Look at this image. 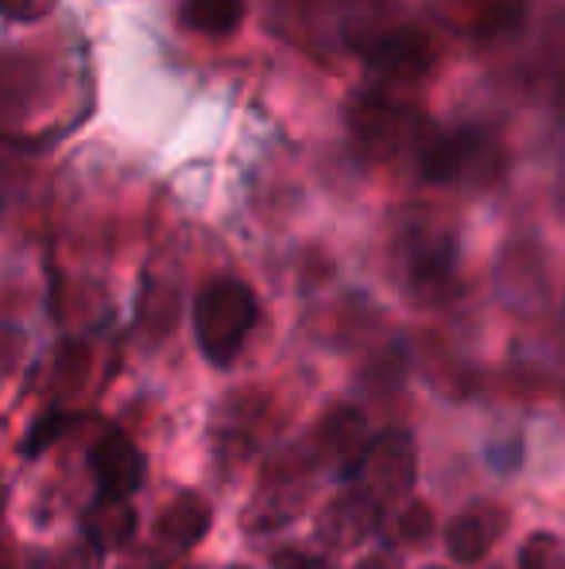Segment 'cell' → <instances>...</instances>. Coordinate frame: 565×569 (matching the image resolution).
<instances>
[{"instance_id":"1","label":"cell","mask_w":565,"mask_h":569,"mask_svg":"<svg viewBox=\"0 0 565 569\" xmlns=\"http://www.w3.org/2000/svg\"><path fill=\"white\" fill-rule=\"evenodd\" d=\"M256 326V295L241 279H213L194 299V338L213 365H233Z\"/></svg>"},{"instance_id":"2","label":"cell","mask_w":565,"mask_h":569,"mask_svg":"<svg viewBox=\"0 0 565 569\" xmlns=\"http://www.w3.org/2000/svg\"><path fill=\"white\" fill-rule=\"evenodd\" d=\"M93 477L101 485V496H121L129 500L143 485V453L129 435H109L93 450Z\"/></svg>"},{"instance_id":"3","label":"cell","mask_w":565,"mask_h":569,"mask_svg":"<svg viewBox=\"0 0 565 569\" xmlns=\"http://www.w3.org/2000/svg\"><path fill=\"white\" fill-rule=\"evenodd\" d=\"M504 523L507 519L500 508H473L468 516H461L457 523L450 527L453 558H461V562H476V558H484V550H488L492 539L504 531Z\"/></svg>"},{"instance_id":"4","label":"cell","mask_w":565,"mask_h":569,"mask_svg":"<svg viewBox=\"0 0 565 569\" xmlns=\"http://www.w3.org/2000/svg\"><path fill=\"white\" fill-rule=\"evenodd\" d=\"M249 4L244 0H182V23L190 31H202V36H233L241 31Z\"/></svg>"},{"instance_id":"5","label":"cell","mask_w":565,"mask_h":569,"mask_svg":"<svg viewBox=\"0 0 565 569\" xmlns=\"http://www.w3.org/2000/svg\"><path fill=\"white\" fill-rule=\"evenodd\" d=\"M369 472L387 496L400 492V488L407 485V477H411V446L403 442V438H395V435L380 438V442L369 450Z\"/></svg>"},{"instance_id":"6","label":"cell","mask_w":565,"mask_h":569,"mask_svg":"<svg viewBox=\"0 0 565 569\" xmlns=\"http://www.w3.org/2000/svg\"><path fill=\"white\" fill-rule=\"evenodd\" d=\"M137 527L132 519V508L121 500V496H101V503L90 511V535L98 547H113V542H124Z\"/></svg>"},{"instance_id":"7","label":"cell","mask_w":565,"mask_h":569,"mask_svg":"<svg viewBox=\"0 0 565 569\" xmlns=\"http://www.w3.org/2000/svg\"><path fill=\"white\" fill-rule=\"evenodd\" d=\"M523 569H565V542L538 535V539L523 550Z\"/></svg>"}]
</instances>
